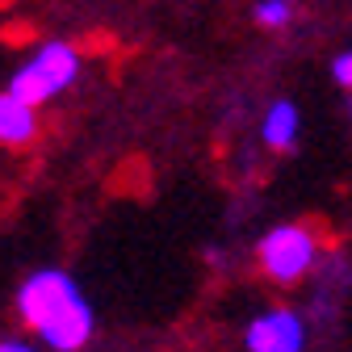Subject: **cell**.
Instances as JSON below:
<instances>
[{"label": "cell", "instance_id": "obj_7", "mask_svg": "<svg viewBox=\"0 0 352 352\" xmlns=\"http://www.w3.org/2000/svg\"><path fill=\"white\" fill-rule=\"evenodd\" d=\"M285 17H289V5H256V21L269 25V30H277Z\"/></svg>", "mask_w": 352, "mask_h": 352}, {"label": "cell", "instance_id": "obj_3", "mask_svg": "<svg viewBox=\"0 0 352 352\" xmlns=\"http://www.w3.org/2000/svg\"><path fill=\"white\" fill-rule=\"evenodd\" d=\"M76 63H80V59H76V51L67 47V42H51V47L38 51V59H34L30 67H21V72L13 76L9 97H17L21 105L38 109L51 93H59V88L76 76Z\"/></svg>", "mask_w": 352, "mask_h": 352}, {"label": "cell", "instance_id": "obj_5", "mask_svg": "<svg viewBox=\"0 0 352 352\" xmlns=\"http://www.w3.org/2000/svg\"><path fill=\"white\" fill-rule=\"evenodd\" d=\"M0 139H5V147H30L38 139V109L5 93V101H0Z\"/></svg>", "mask_w": 352, "mask_h": 352}, {"label": "cell", "instance_id": "obj_4", "mask_svg": "<svg viewBox=\"0 0 352 352\" xmlns=\"http://www.w3.org/2000/svg\"><path fill=\"white\" fill-rule=\"evenodd\" d=\"M252 352H298L302 348V323L289 311H269L248 331Z\"/></svg>", "mask_w": 352, "mask_h": 352}, {"label": "cell", "instance_id": "obj_9", "mask_svg": "<svg viewBox=\"0 0 352 352\" xmlns=\"http://www.w3.org/2000/svg\"><path fill=\"white\" fill-rule=\"evenodd\" d=\"M0 352H30V348H21V344H13V340H9L5 348H0Z\"/></svg>", "mask_w": 352, "mask_h": 352}, {"label": "cell", "instance_id": "obj_2", "mask_svg": "<svg viewBox=\"0 0 352 352\" xmlns=\"http://www.w3.org/2000/svg\"><path fill=\"white\" fill-rule=\"evenodd\" d=\"M331 243V227L319 218H298V223H281L256 248V269L273 285H298L315 269L319 252Z\"/></svg>", "mask_w": 352, "mask_h": 352}, {"label": "cell", "instance_id": "obj_6", "mask_svg": "<svg viewBox=\"0 0 352 352\" xmlns=\"http://www.w3.org/2000/svg\"><path fill=\"white\" fill-rule=\"evenodd\" d=\"M264 135H269V143H273L277 151H281V147H289V135H294V109H289V105H277Z\"/></svg>", "mask_w": 352, "mask_h": 352}, {"label": "cell", "instance_id": "obj_8", "mask_svg": "<svg viewBox=\"0 0 352 352\" xmlns=\"http://www.w3.org/2000/svg\"><path fill=\"white\" fill-rule=\"evenodd\" d=\"M336 80H340V84H344V88H352V51H348V55H340V59H336Z\"/></svg>", "mask_w": 352, "mask_h": 352}, {"label": "cell", "instance_id": "obj_1", "mask_svg": "<svg viewBox=\"0 0 352 352\" xmlns=\"http://www.w3.org/2000/svg\"><path fill=\"white\" fill-rule=\"evenodd\" d=\"M21 319L30 331L47 336L55 348H67V352L80 348L88 340V331H93V319H88L84 302L55 273H42V277L21 285Z\"/></svg>", "mask_w": 352, "mask_h": 352}]
</instances>
